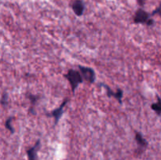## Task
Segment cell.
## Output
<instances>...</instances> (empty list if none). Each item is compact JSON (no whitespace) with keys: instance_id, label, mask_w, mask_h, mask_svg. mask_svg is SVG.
<instances>
[{"instance_id":"6da1fadb","label":"cell","mask_w":161,"mask_h":160,"mask_svg":"<svg viewBox=\"0 0 161 160\" xmlns=\"http://www.w3.org/2000/svg\"><path fill=\"white\" fill-rule=\"evenodd\" d=\"M64 78L69 81L71 86V89H72V92L73 93H75V90L80 86V84L83 83V80L82 78L80 72L75 70V69H69L67 73L64 74Z\"/></svg>"},{"instance_id":"7a4b0ae2","label":"cell","mask_w":161,"mask_h":160,"mask_svg":"<svg viewBox=\"0 0 161 160\" xmlns=\"http://www.w3.org/2000/svg\"><path fill=\"white\" fill-rule=\"evenodd\" d=\"M78 69L83 81L87 82V83H91V84H92V83L95 82L96 73L92 67L79 65Z\"/></svg>"},{"instance_id":"3957f363","label":"cell","mask_w":161,"mask_h":160,"mask_svg":"<svg viewBox=\"0 0 161 160\" xmlns=\"http://www.w3.org/2000/svg\"><path fill=\"white\" fill-rule=\"evenodd\" d=\"M68 102H69V98H65V100L62 102V104H61L58 108L53 110V111H50V113H47V116H48V117H52L54 119L55 125H57V124L58 123L60 119L62 117L63 114H64V108L65 107V105L67 104Z\"/></svg>"},{"instance_id":"277c9868","label":"cell","mask_w":161,"mask_h":160,"mask_svg":"<svg viewBox=\"0 0 161 160\" xmlns=\"http://www.w3.org/2000/svg\"><path fill=\"white\" fill-rule=\"evenodd\" d=\"M99 86H102L104 89H105L106 90V94L108 96V97L111 98V97H114L115 99L119 101V103L122 104V99H123V96H124V91L120 89V88H118L116 92L113 90L108 85H106L105 83H99Z\"/></svg>"},{"instance_id":"5b68a950","label":"cell","mask_w":161,"mask_h":160,"mask_svg":"<svg viewBox=\"0 0 161 160\" xmlns=\"http://www.w3.org/2000/svg\"><path fill=\"white\" fill-rule=\"evenodd\" d=\"M149 18H151L150 13L146 12L142 8H139L135 12L133 20L135 24H146Z\"/></svg>"},{"instance_id":"8992f818","label":"cell","mask_w":161,"mask_h":160,"mask_svg":"<svg viewBox=\"0 0 161 160\" xmlns=\"http://www.w3.org/2000/svg\"><path fill=\"white\" fill-rule=\"evenodd\" d=\"M72 11L77 17H81L84 13L86 6L82 0H73L71 5Z\"/></svg>"},{"instance_id":"52a82bcc","label":"cell","mask_w":161,"mask_h":160,"mask_svg":"<svg viewBox=\"0 0 161 160\" xmlns=\"http://www.w3.org/2000/svg\"><path fill=\"white\" fill-rule=\"evenodd\" d=\"M40 147V140L36 141L34 146L27 150V155L28 160H39L38 159V151Z\"/></svg>"},{"instance_id":"ba28073f","label":"cell","mask_w":161,"mask_h":160,"mask_svg":"<svg viewBox=\"0 0 161 160\" xmlns=\"http://www.w3.org/2000/svg\"><path fill=\"white\" fill-rule=\"evenodd\" d=\"M135 139L138 145V150L140 151V153H142V151H144L145 149L148 147L149 143H148V141L143 137L142 134L141 133H139V132H135Z\"/></svg>"},{"instance_id":"9c48e42d","label":"cell","mask_w":161,"mask_h":160,"mask_svg":"<svg viewBox=\"0 0 161 160\" xmlns=\"http://www.w3.org/2000/svg\"><path fill=\"white\" fill-rule=\"evenodd\" d=\"M151 108L158 115V116L160 115L161 111V104H160V98L159 96H157V103H153L151 105Z\"/></svg>"},{"instance_id":"30bf717a","label":"cell","mask_w":161,"mask_h":160,"mask_svg":"<svg viewBox=\"0 0 161 160\" xmlns=\"http://www.w3.org/2000/svg\"><path fill=\"white\" fill-rule=\"evenodd\" d=\"M13 119H14V117H9L6 119V122H5V127H6V129H7L11 133H15V130H14V128L13 127L12 125Z\"/></svg>"},{"instance_id":"8fae6325","label":"cell","mask_w":161,"mask_h":160,"mask_svg":"<svg viewBox=\"0 0 161 160\" xmlns=\"http://www.w3.org/2000/svg\"><path fill=\"white\" fill-rule=\"evenodd\" d=\"M27 97H28V98L29 99V100L31 101V107H32V108H35V105H36V102H37L38 100H39V96L29 93L28 96H27Z\"/></svg>"},{"instance_id":"7c38bea8","label":"cell","mask_w":161,"mask_h":160,"mask_svg":"<svg viewBox=\"0 0 161 160\" xmlns=\"http://www.w3.org/2000/svg\"><path fill=\"white\" fill-rule=\"evenodd\" d=\"M1 104L3 105V107H6L9 104V95L6 92H4L2 95V98H1Z\"/></svg>"},{"instance_id":"4fadbf2b","label":"cell","mask_w":161,"mask_h":160,"mask_svg":"<svg viewBox=\"0 0 161 160\" xmlns=\"http://www.w3.org/2000/svg\"><path fill=\"white\" fill-rule=\"evenodd\" d=\"M154 23H155V21H154L152 17H151V18H149V20H148V21L146 22V24L147 25V26L150 27V26H153V25L154 24Z\"/></svg>"},{"instance_id":"5bb4252c","label":"cell","mask_w":161,"mask_h":160,"mask_svg":"<svg viewBox=\"0 0 161 160\" xmlns=\"http://www.w3.org/2000/svg\"><path fill=\"white\" fill-rule=\"evenodd\" d=\"M160 6H158V7H157V9H155V10L153 11L152 13H150L151 17H153V16L156 15V14H160Z\"/></svg>"},{"instance_id":"9a60e30c","label":"cell","mask_w":161,"mask_h":160,"mask_svg":"<svg viewBox=\"0 0 161 160\" xmlns=\"http://www.w3.org/2000/svg\"><path fill=\"white\" fill-rule=\"evenodd\" d=\"M137 2L141 7H143L145 6V0H137Z\"/></svg>"}]
</instances>
